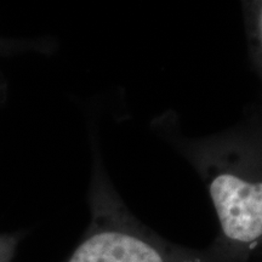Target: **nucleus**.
Here are the masks:
<instances>
[{
	"instance_id": "nucleus-1",
	"label": "nucleus",
	"mask_w": 262,
	"mask_h": 262,
	"mask_svg": "<svg viewBox=\"0 0 262 262\" xmlns=\"http://www.w3.org/2000/svg\"><path fill=\"white\" fill-rule=\"evenodd\" d=\"M157 125L204 183L219 220L212 247L229 262L262 251V119L204 137H186L168 114Z\"/></svg>"
},
{
	"instance_id": "nucleus-2",
	"label": "nucleus",
	"mask_w": 262,
	"mask_h": 262,
	"mask_svg": "<svg viewBox=\"0 0 262 262\" xmlns=\"http://www.w3.org/2000/svg\"><path fill=\"white\" fill-rule=\"evenodd\" d=\"M68 262H229L210 245L175 244L133 215L113 189L98 198L96 224Z\"/></svg>"
},
{
	"instance_id": "nucleus-3",
	"label": "nucleus",
	"mask_w": 262,
	"mask_h": 262,
	"mask_svg": "<svg viewBox=\"0 0 262 262\" xmlns=\"http://www.w3.org/2000/svg\"><path fill=\"white\" fill-rule=\"evenodd\" d=\"M249 56L262 80V0L242 3Z\"/></svg>"
}]
</instances>
